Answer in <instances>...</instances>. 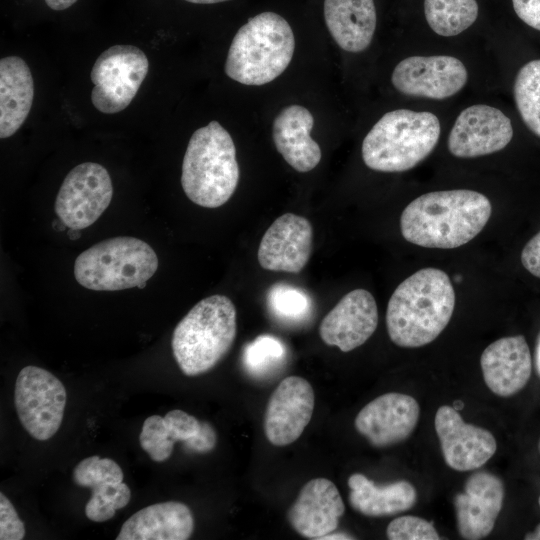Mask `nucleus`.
Instances as JSON below:
<instances>
[{
  "label": "nucleus",
  "mask_w": 540,
  "mask_h": 540,
  "mask_svg": "<svg viewBox=\"0 0 540 540\" xmlns=\"http://www.w3.org/2000/svg\"><path fill=\"white\" fill-rule=\"evenodd\" d=\"M512 4L524 23L540 31V0H512Z\"/></svg>",
  "instance_id": "nucleus-37"
},
{
  "label": "nucleus",
  "mask_w": 540,
  "mask_h": 540,
  "mask_svg": "<svg viewBox=\"0 0 540 540\" xmlns=\"http://www.w3.org/2000/svg\"><path fill=\"white\" fill-rule=\"evenodd\" d=\"M322 539H331V540H335V539H354L353 537H351L350 535L348 534H344V533H329L327 535H325Z\"/></svg>",
  "instance_id": "nucleus-41"
},
{
  "label": "nucleus",
  "mask_w": 540,
  "mask_h": 540,
  "mask_svg": "<svg viewBox=\"0 0 540 540\" xmlns=\"http://www.w3.org/2000/svg\"><path fill=\"white\" fill-rule=\"evenodd\" d=\"M386 534L390 540L439 539V535L431 522L410 515L392 520L387 527Z\"/></svg>",
  "instance_id": "nucleus-33"
},
{
  "label": "nucleus",
  "mask_w": 540,
  "mask_h": 540,
  "mask_svg": "<svg viewBox=\"0 0 540 540\" xmlns=\"http://www.w3.org/2000/svg\"><path fill=\"white\" fill-rule=\"evenodd\" d=\"M463 406H464V404L462 402H460V401L454 402V408L456 410L463 408Z\"/></svg>",
  "instance_id": "nucleus-44"
},
{
  "label": "nucleus",
  "mask_w": 540,
  "mask_h": 540,
  "mask_svg": "<svg viewBox=\"0 0 540 540\" xmlns=\"http://www.w3.org/2000/svg\"><path fill=\"white\" fill-rule=\"evenodd\" d=\"M504 485L496 475L480 471L466 481L464 491L454 497L457 529L464 539L488 536L502 509Z\"/></svg>",
  "instance_id": "nucleus-18"
},
{
  "label": "nucleus",
  "mask_w": 540,
  "mask_h": 540,
  "mask_svg": "<svg viewBox=\"0 0 540 540\" xmlns=\"http://www.w3.org/2000/svg\"><path fill=\"white\" fill-rule=\"evenodd\" d=\"M123 478V471L114 460L96 455L83 459L73 470L75 484L90 489L104 483H121Z\"/></svg>",
  "instance_id": "nucleus-31"
},
{
  "label": "nucleus",
  "mask_w": 540,
  "mask_h": 540,
  "mask_svg": "<svg viewBox=\"0 0 540 540\" xmlns=\"http://www.w3.org/2000/svg\"><path fill=\"white\" fill-rule=\"evenodd\" d=\"M480 365L487 387L496 395L509 397L528 382L532 359L522 335L500 338L485 348Z\"/></svg>",
  "instance_id": "nucleus-20"
},
{
  "label": "nucleus",
  "mask_w": 540,
  "mask_h": 540,
  "mask_svg": "<svg viewBox=\"0 0 540 540\" xmlns=\"http://www.w3.org/2000/svg\"><path fill=\"white\" fill-rule=\"evenodd\" d=\"M420 415L418 402L410 395L390 392L365 405L355 418L356 430L372 446L387 447L407 439Z\"/></svg>",
  "instance_id": "nucleus-15"
},
{
  "label": "nucleus",
  "mask_w": 540,
  "mask_h": 540,
  "mask_svg": "<svg viewBox=\"0 0 540 540\" xmlns=\"http://www.w3.org/2000/svg\"><path fill=\"white\" fill-rule=\"evenodd\" d=\"M314 118L301 105L284 107L274 118L273 142L284 160L298 172H309L320 162L322 153L310 136Z\"/></svg>",
  "instance_id": "nucleus-21"
},
{
  "label": "nucleus",
  "mask_w": 540,
  "mask_h": 540,
  "mask_svg": "<svg viewBox=\"0 0 540 540\" xmlns=\"http://www.w3.org/2000/svg\"><path fill=\"white\" fill-rule=\"evenodd\" d=\"M267 305L271 314L288 323L306 320L312 311V300L302 289L286 284H274L267 293Z\"/></svg>",
  "instance_id": "nucleus-29"
},
{
  "label": "nucleus",
  "mask_w": 540,
  "mask_h": 540,
  "mask_svg": "<svg viewBox=\"0 0 540 540\" xmlns=\"http://www.w3.org/2000/svg\"><path fill=\"white\" fill-rule=\"evenodd\" d=\"M534 364L536 372L538 373L540 377V333L537 337L536 345H535V351H534Z\"/></svg>",
  "instance_id": "nucleus-40"
},
{
  "label": "nucleus",
  "mask_w": 540,
  "mask_h": 540,
  "mask_svg": "<svg viewBox=\"0 0 540 540\" xmlns=\"http://www.w3.org/2000/svg\"><path fill=\"white\" fill-rule=\"evenodd\" d=\"M476 0H424V14L438 35L455 36L469 28L478 17Z\"/></svg>",
  "instance_id": "nucleus-26"
},
{
  "label": "nucleus",
  "mask_w": 540,
  "mask_h": 540,
  "mask_svg": "<svg viewBox=\"0 0 540 540\" xmlns=\"http://www.w3.org/2000/svg\"><path fill=\"white\" fill-rule=\"evenodd\" d=\"M434 424L444 460L456 471L476 470L496 452L492 433L464 422L454 407H439Z\"/></svg>",
  "instance_id": "nucleus-14"
},
{
  "label": "nucleus",
  "mask_w": 540,
  "mask_h": 540,
  "mask_svg": "<svg viewBox=\"0 0 540 540\" xmlns=\"http://www.w3.org/2000/svg\"><path fill=\"white\" fill-rule=\"evenodd\" d=\"M345 506L336 485L326 478L308 481L288 509L287 519L301 536L322 539L336 530Z\"/></svg>",
  "instance_id": "nucleus-19"
},
{
  "label": "nucleus",
  "mask_w": 540,
  "mask_h": 540,
  "mask_svg": "<svg viewBox=\"0 0 540 540\" xmlns=\"http://www.w3.org/2000/svg\"><path fill=\"white\" fill-rule=\"evenodd\" d=\"M315 405L311 384L302 377L284 378L272 393L264 415V432L274 446L296 441L309 424Z\"/></svg>",
  "instance_id": "nucleus-13"
},
{
  "label": "nucleus",
  "mask_w": 540,
  "mask_h": 540,
  "mask_svg": "<svg viewBox=\"0 0 540 540\" xmlns=\"http://www.w3.org/2000/svg\"><path fill=\"white\" fill-rule=\"evenodd\" d=\"M185 1L194 3V4H216V3L225 2L229 0H185Z\"/></svg>",
  "instance_id": "nucleus-43"
},
{
  "label": "nucleus",
  "mask_w": 540,
  "mask_h": 540,
  "mask_svg": "<svg viewBox=\"0 0 540 540\" xmlns=\"http://www.w3.org/2000/svg\"><path fill=\"white\" fill-rule=\"evenodd\" d=\"M113 196L111 177L98 163L85 162L64 178L54 203L60 221L72 230H82L98 220Z\"/></svg>",
  "instance_id": "nucleus-10"
},
{
  "label": "nucleus",
  "mask_w": 540,
  "mask_h": 540,
  "mask_svg": "<svg viewBox=\"0 0 540 540\" xmlns=\"http://www.w3.org/2000/svg\"><path fill=\"white\" fill-rule=\"evenodd\" d=\"M239 176L229 132L217 121L197 129L182 162L181 185L189 200L205 208L220 207L234 194Z\"/></svg>",
  "instance_id": "nucleus-3"
},
{
  "label": "nucleus",
  "mask_w": 540,
  "mask_h": 540,
  "mask_svg": "<svg viewBox=\"0 0 540 540\" xmlns=\"http://www.w3.org/2000/svg\"><path fill=\"white\" fill-rule=\"evenodd\" d=\"M142 449L155 462L170 458L175 442L165 425L164 417L152 415L145 419L139 435Z\"/></svg>",
  "instance_id": "nucleus-32"
},
{
  "label": "nucleus",
  "mask_w": 540,
  "mask_h": 540,
  "mask_svg": "<svg viewBox=\"0 0 540 540\" xmlns=\"http://www.w3.org/2000/svg\"><path fill=\"white\" fill-rule=\"evenodd\" d=\"M467 78V69L458 58L435 55L403 59L394 68L391 81L404 95L441 100L459 92Z\"/></svg>",
  "instance_id": "nucleus-11"
},
{
  "label": "nucleus",
  "mask_w": 540,
  "mask_h": 540,
  "mask_svg": "<svg viewBox=\"0 0 540 540\" xmlns=\"http://www.w3.org/2000/svg\"><path fill=\"white\" fill-rule=\"evenodd\" d=\"M237 333L236 308L225 295L202 299L179 321L171 346L180 370L197 376L214 368L229 352Z\"/></svg>",
  "instance_id": "nucleus-4"
},
{
  "label": "nucleus",
  "mask_w": 540,
  "mask_h": 540,
  "mask_svg": "<svg viewBox=\"0 0 540 540\" xmlns=\"http://www.w3.org/2000/svg\"><path fill=\"white\" fill-rule=\"evenodd\" d=\"M286 355V346L279 338L263 334L244 347L242 360L248 373L261 377L280 367Z\"/></svg>",
  "instance_id": "nucleus-28"
},
{
  "label": "nucleus",
  "mask_w": 540,
  "mask_h": 540,
  "mask_svg": "<svg viewBox=\"0 0 540 540\" xmlns=\"http://www.w3.org/2000/svg\"><path fill=\"white\" fill-rule=\"evenodd\" d=\"M34 99V81L27 63L18 56L0 61V138L15 134L26 120Z\"/></svg>",
  "instance_id": "nucleus-24"
},
{
  "label": "nucleus",
  "mask_w": 540,
  "mask_h": 540,
  "mask_svg": "<svg viewBox=\"0 0 540 540\" xmlns=\"http://www.w3.org/2000/svg\"><path fill=\"white\" fill-rule=\"evenodd\" d=\"M514 98L526 126L540 137V59L526 63L514 82Z\"/></svg>",
  "instance_id": "nucleus-27"
},
{
  "label": "nucleus",
  "mask_w": 540,
  "mask_h": 540,
  "mask_svg": "<svg viewBox=\"0 0 540 540\" xmlns=\"http://www.w3.org/2000/svg\"><path fill=\"white\" fill-rule=\"evenodd\" d=\"M455 307L449 276L423 268L402 281L391 295L386 326L394 344L421 347L434 341L448 325Z\"/></svg>",
  "instance_id": "nucleus-2"
},
{
  "label": "nucleus",
  "mask_w": 540,
  "mask_h": 540,
  "mask_svg": "<svg viewBox=\"0 0 540 540\" xmlns=\"http://www.w3.org/2000/svg\"><path fill=\"white\" fill-rule=\"evenodd\" d=\"M164 421L175 443L187 442L198 434L202 426V422L197 418L179 409L169 411L164 416Z\"/></svg>",
  "instance_id": "nucleus-34"
},
{
  "label": "nucleus",
  "mask_w": 540,
  "mask_h": 540,
  "mask_svg": "<svg viewBox=\"0 0 540 540\" xmlns=\"http://www.w3.org/2000/svg\"><path fill=\"white\" fill-rule=\"evenodd\" d=\"M349 503L357 512L369 517L395 515L411 509L417 500L415 487L401 480L378 486L361 473L348 478Z\"/></svg>",
  "instance_id": "nucleus-25"
},
{
  "label": "nucleus",
  "mask_w": 540,
  "mask_h": 540,
  "mask_svg": "<svg viewBox=\"0 0 540 540\" xmlns=\"http://www.w3.org/2000/svg\"><path fill=\"white\" fill-rule=\"evenodd\" d=\"M539 451H540V441H539Z\"/></svg>",
  "instance_id": "nucleus-46"
},
{
  "label": "nucleus",
  "mask_w": 540,
  "mask_h": 540,
  "mask_svg": "<svg viewBox=\"0 0 540 540\" xmlns=\"http://www.w3.org/2000/svg\"><path fill=\"white\" fill-rule=\"evenodd\" d=\"M377 325L378 309L373 295L365 289H355L323 318L319 335L328 346L349 352L364 344Z\"/></svg>",
  "instance_id": "nucleus-17"
},
{
  "label": "nucleus",
  "mask_w": 540,
  "mask_h": 540,
  "mask_svg": "<svg viewBox=\"0 0 540 540\" xmlns=\"http://www.w3.org/2000/svg\"><path fill=\"white\" fill-rule=\"evenodd\" d=\"M538 502H539V506H540V497H539V500H538Z\"/></svg>",
  "instance_id": "nucleus-45"
},
{
  "label": "nucleus",
  "mask_w": 540,
  "mask_h": 540,
  "mask_svg": "<svg viewBox=\"0 0 540 540\" xmlns=\"http://www.w3.org/2000/svg\"><path fill=\"white\" fill-rule=\"evenodd\" d=\"M312 242L309 220L285 213L264 233L258 248V262L265 270L299 273L309 261Z\"/></svg>",
  "instance_id": "nucleus-16"
},
{
  "label": "nucleus",
  "mask_w": 540,
  "mask_h": 540,
  "mask_svg": "<svg viewBox=\"0 0 540 540\" xmlns=\"http://www.w3.org/2000/svg\"><path fill=\"white\" fill-rule=\"evenodd\" d=\"M158 268V257L145 241L129 236L102 240L78 255L74 277L84 288L119 291L144 288Z\"/></svg>",
  "instance_id": "nucleus-7"
},
{
  "label": "nucleus",
  "mask_w": 540,
  "mask_h": 540,
  "mask_svg": "<svg viewBox=\"0 0 540 540\" xmlns=\"http://www.w3.org/2000/svg\"><path fill=\"white\" fill-rule=\"evenodd\" d=\"M67 394L62 382L51 372L26 366L19 372L14 404L20 423L39 441L52 438L63 420Z\"/></svg>",
  "instance_id": "nucleus-9"
},
{
  "label": "nucleus",
  "mask_w": 540,
  "mask_h": 540,
  "mask_svg": "<svg viewBox=\"0 0 540 540\" xmlns=\"http://www.w3.org/2000/svg\"><path fill=\"white\" fill-rule=\"evenodd\" d=\"M521 262L528 272L540 278V231L523 248Z\"/></svg>",
  "instance_id": "nucleus-38"
},
{
  "label": "nucleus",
  "mask_w": 540,
  "mask_h": 540,
  "mask_svg": "<svg viewBox=\"0 0 540 540\" xmlns=\"http://www.w3.org/2000/svg\"><path fill=\"white\" fill-rule=\"evenodd\" d=\"M25 536V525L19 518L9 499L0 493V539L22 540Z\"/></svg>",
  "instance_id": "nucleus-35"
},
{
  "label": "nucleus",
  "mask_w": 540,
  "mask_h": 540,
  "mask_svg": "<svg viewBox=\"0 0 540 540\" xmlns=\"http://www.w3.org/2000/svg\"><path fill=\"white\" fill-rule=\"evenodd\" d=\"M324 19L339 47L361 52L370 45L376 29L374 0H324Z\"/></svg>",
  "instance_id": "nucleus-23"
},
{
  "label": "nucleus",
  "mask_w": 540,
  "mask_h": 540,
  "mask_svg": "<svg viewBox=\"0 0 540 540\" xmlns=\"http://www.w3.org/2000/svg\"><path fill=\"white\" fill-rule=\"evenodd\" d=\"M146 54L133 45H114L102 52L91 70V101L105 114L124 110L148 74Z\"/></svg>",
  "instance_id": "nucleus-8"
},
{
  "label": "nucleus",
  "mask_w": 540,
  "mask_h": 540,
  "mask_svg": "<svg viewBox=\"0 0 540 540\" xmlns=\"http://www.w3.org/2000/svg\"><path fill=\"white\" fill-rule=\"evenodd\" d=\"M194 530L190 508L178 501L149 505L129 517L117 540H186Z\"/></svg>",
  "instance_id": "nucleus-22"
},
{
  "label": "nucleus",
  "mask_w": 540,
  "mask_h": 540,
  "mask_svg": "<svg viewBox=\"0 0 540 540\" xmlns=\"http://www.w3.org/2000/svg\"><path fill=\"white\" fill-rule=\"evenodd\" d=\"M512 137L511 121L501 110L477 104L459 114L447 144L453 156L474 158L502 150Z\"/></svg>",
  "instance_id": "nucleus-12"
},
{
  "label": "nucleus",
  "mask_w": 540,
  "mask_h": 540,
  "mask_svg": "<svg viewBox=\"0 0 540 540\" xmlns=\"http://www.w3.org/2000/svg\"><path fill=\"white\" fill-rule=\"evenodd\" d=\"M295 39L291 26L275 12L250 18L235 34L228 50L225 73L245 85H264L288 67Z\"/></svg>",
  "instance_id": "nucleus-5"
},
{
  "label": "nucleus",
  "mask_w": 540,
  "mask_h": 540,
  "mask_svg": "<svg viewBox=\"0 0 540 540\" xmlns=\"http://www.w3.org/2000/svg\"><path fill=\"white\" fill-rule=\"evenodd\" d=\"M46 5L55 11H62L65 9H68L73 4L77 2V0H44Z\"/></svg>",
  "instance_id": "nucleus-39"
},
{
  "label": "nucleus",
  "mask_w": 540,
  "mask_h": 540,
  "mask_svg": "<svg viewBox=\"0 0 540 540\" xmlns=\"http://www.w3.org/2000/svg\"><path fill=\"white\" fill-rule=\"evenodd\" d=\"M439 136L440 122L433 113L396 109L384 114L367 133L362 158L375 171H407L433 151Z\"/></svg>",
  "instance_id": "nucleus-6"
},
{
  "label": "nucleus",
  "mask_w": 540,
  "mask_h": 540,
  "mask_svg": "<svg viewBox=\"0 0 540 540\" xmlns=\"http://www.w3.org/2000/svg\"><path fill=\"white\" fill-rule=\"evenodd\" d=\"M525 539H527V540H540V524L537 525V527L535 528V530L533 532L528 533L525 536Z\"/></svg>",
  "instance_id": "nucleus-42"
},
{
  "label": "nucleus",
  "mask_w": 540,
  "mask_h": 540,
  "mask_svg": "<svg viewBox=\"0 0 540 540\" xmlns=\"http://www.w3.org/2000/svg\"><path fill=\"white\" fill-rule=\"evenodd\" d=\"M91 490L92 495L85 506V515L94 522L110 520L116 510L125 507L131 499L130 488L124 482L104 483Z\"/></svg>",
  "instance_id": "nucleus-30"
},
{
  "label": "nucleus",
  "mask_w": 540,
  "mask_h": 540,
  "mask_svg": "<svg viewBox=\"0 0 540 540\" xmlns=\"http://www.w3.org/2000/svg\"><path fill=\"white\" fill-rule=\"evenodd\" d=\"M492 212L490 200L468 189L434 191L411 201L400 217L404 239L412 244L452 249L477 236Z\"/></svg>",
  "instance_id": "nucleus-1"
},
{
  "label": "nucleus",
  "mask_w": 540,
  "mask_h": 540,
  "mask_svg": "<svg viewBox=\"0 0 540 540\" xmlns=\"http://www.w3.org/2000/svg\"><path fill=\"white\" fill-rule=\"evenodd\" d=\"M216 443L217 434L214 427L204 421L198 434L184 443V448L189 452L202 454L213 450Z\"/></svg>",
  "instance_id": "nucleus-36"
}]
</instances>
